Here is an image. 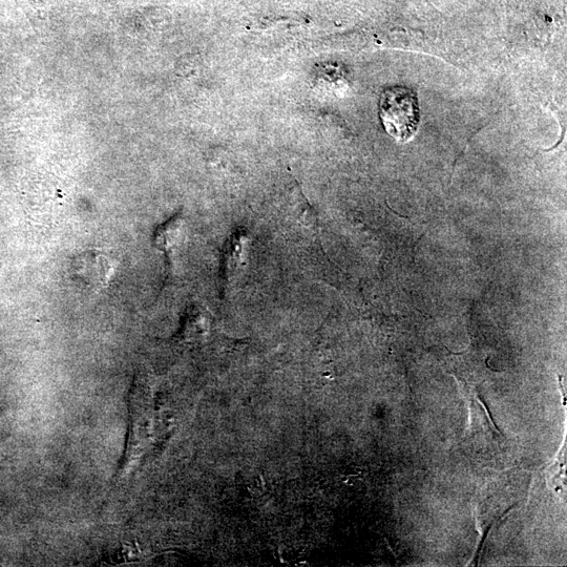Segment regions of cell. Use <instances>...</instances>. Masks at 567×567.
<instances>
[{
    "label": "cell",
    "instance_id": "3",
    "mask_svg": "<svg viewBox=\"0 0 567 567\" xmlns=\"http://www.w3.org/2000/svg\"><path fill=\"white\" fill-rule=\"evenodd\" d=\"M118 267L117 260L102 250H88L72 262L75 280L90 291L99 292L109 286Z\"/></svg>",
    "mask_w": 567,
    "mask_h": 567
},
{
    "label": "cell",
    "instance_id": "2",
    "mask_svg": "<svg viewBox=\"0 0 567 567\" xmlns=\"http://www.w3.org/2000/svg\"><path fill=\"white\" fill-rule=\"evenodd\" d=\"M380 115L387 133L396 140L414 136L419 122L417 96L406 87L387 89L380 100Z\"/></svg>",
    "mask_w": 567,
    "mask_h": 567
},
{
    "label": "cell",
    "instance_id": "1",
    "mask_svg": "<svg viewBox=\"0 0 567 567\" xmlns=\"http://www.w3.org/2000/svg\"><path fill=\"white\" fill-rule=\"evenodd\" d=\"M130 395V427L120 468L122 476L133 473L155 438L159 425L158 414H152L149 380L142 375L136 377Z\"/></svg>",
    "mask_w": 567,
    "mask_h": 567
},
{
    "label": "cell",
    "instance_id": "4",
    "mask_svg": "<svg viewBox=\"0 0 567 567\" xmlns=\"http://www.w3.org/2000/svg\"><path fill=\"white\" fill-rule=\"evenodd\" d=\"M183 241L184 223L181 218H174L160 226L154 240L156 248L165 252L166 255H173Z\"/></svg>",
    "mask_w": 567,
    "mask_h": 567
}]
</instances>
